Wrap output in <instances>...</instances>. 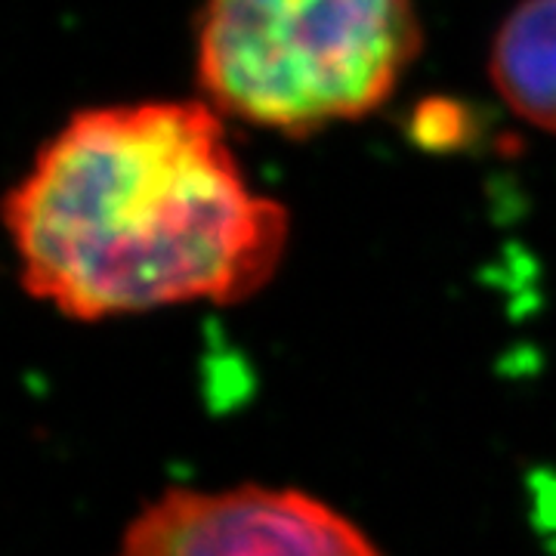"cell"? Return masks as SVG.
Here are the masks:
<instances>
[{"label":"cell","mask_w":556,"mask_h":556,"mask_svg":"<svg viewBox=\"0 0 556 556\" xmlns=\"http://www.w3.org/2000/svg\"><path fill=\"white\" fill-rule=\"evenodd\" d=\"M22 288L65 318L137 316L263 291L291 219L248 182L211 102L72 115L3 201Z\"/></svg>","instance_id":"1"},{"label":"cell","mask_w":556,"mask_h":556,"mask_svg":"<svg viewBox=\"0 0 556 556\" xmlns=\"http://www.w3.org/2000/svg\"><path fill=\"white\" fill-rule=\"evenodd\" d=\"M417 53L415 0H204L199 16L204 97L285 137L378 112Z\"/></svg>","instance_id":"2"},{"label":"cell","mask_w":556,"mask_h":556,"mask_svg":"<svg viewBox=\"0 0 556 556\" xmlns=\"http://www.w3.org/2000/svg\"><path fill=\"white\" fill-rule=\"evenodd\" d=\"M121 556H383L331 504L300 489H170L121 538Z\"/></svg>","instance_id":"3"},{"label":"cell","mask_w":556,"mask_h":556,"mask_svg":"<svg viewBox=\"0 0 556 556\" xmlns=\"http://www.w3.org/2000/svg\"><path fill=\"white\" fill-rule=\"evenodd\" d=\"M492 84L526 124L556 134V0H522L501 22Z\"/></svg>","instance_id":"4"}]
</instances>
